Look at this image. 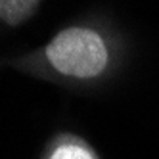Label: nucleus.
Listing matches in <instances>:
<instances>
[{
	"label": "nucleus",
	"instance_id": "f257e3e1",
	"mask_svg": "<svg viewBox=\"0 0 159 159\" xmlns=\"http://www.w3.org/2000/svg\"><path fill=\"white\" fill-rule=\"evenodd\" d=\"M46 56L56 71L77 79H92L107 65V48L102 37L86 27H69L46 46Z\"/></svg>",
	"mask_w": 159,
	"mask_h": 159
},
{
	"label": "nucleus",
	"instance_id": "f03ea898",
	"mask_svg": "<svg viewBox=\"0 0 159 159\" xmlns=\"http://www.w3.org/2000/svg\"><path fill=\"white\" fill-rule=\"evenodd\" d=\"M40 0H0V21L6 25H19L29 19Z\"/></svg>",
	"mask_w": 159,
	"mask_h": 159
},
{
	"label": "nucleus",
	"instance_id": "7ed1b4c3",
	"mask_svg": "<svg viewBox=\"0 0 159 159\" xmlns=\"http://www.w3.org/2000/svg\"><path fill=\"white\" fill-rule=\"evenodd\" d=\"M48 159H98L96 153L79 142H67L58 146Z\"/></svg>",
	"mask_w": 159,
	"mask_h": 159
}]
</instances>
